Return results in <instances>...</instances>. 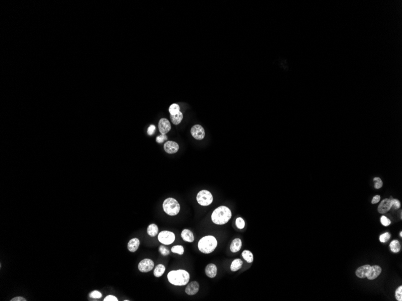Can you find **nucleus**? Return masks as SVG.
Instances as JSON below:
<instances>
[{
    "label": "nucleus",
    "instance_id": "obj_1",
    "mask_svg": "<svg viewBox=\"0 0 402 301\" xmlns=\"http://www.w3.org/2000/svg\"><path fill=\"white\" fill-rule=\"evenodd\" d=\"M169 282L176 286H183L188 284L190 280L189 273L182 269L172 270L167 274Z\"/></svg>",
    "mask_w": 402,
    "mask_h": 301
},
{
    "label": "nucleus",
    "instance_id": "obj_2",
    "mask_svg": "<svg viewBox=\"0 0 402 301\" xmlns=\"http://www.w3.org/2000/svg\"><path fill=\"white\" fill-rule=\"evenodd\" d=\"M231 216V211L228 207L222 206L213 211L211 215V220L215 224L223 225L228 222Z\"/></svg>",
    "mask_w": 402,
    "mask_h": 301
},
{
    "label": "nucleus",
    "instance_id": "obj_3",
    "mask_svg": "<svg viewBox=\"0 0 402 301\" xmlns=\"http://www.w3.org/2000/svg\"><path fill=\"white\" fill-rule=\"evenodd\" d=\"M218 246V241L215 237L207 236L201 238L198 242L199 250L204 254H210L214 251Z\"/></svg>",
    "mask_w": 402,
    "mask_h": 301
},
{
    "label": "nucleus",
    "instance_id": "obj_4",
    "mask_svg": "<svg viewBox=\"0 0 402 301\" xmlns=\"http://www.w3.org/2000/svg\"><path fill=\"white\" fill-rule=\"evenodd\" d=\"M163 207L165 213L170 216L178 215L180 211L179 204L173 198L166 199L163 202Z\"/></svg>",
    "mask_w": 402,
    "mask_h": 301
},
{
    "label": "nucleus",
    "instance_id": "obj_5",
    "mask_svg": "<svg viewBox=\"0 0 402 301\" xmlns=\"http://www.w3.org/2000/svg\"><path fill=\"white\" fill-rule=\"evenodd\" d=\"M196 200L200 205L202 206H207L212 203L213 197L210 191L207 190H202L197 195Z\"/></svg>",
    "mask_w": 402,
    "mask_h": 301
},
{
    "label": "nucleus",
    "instance_id": "obj_6",
    "mask_svg": "<svg viewBox=\"0 0 402 301\" xmlns=\"http://www.w3.org/2000/svg\"><path fill=\"white\" fill-rule=\"evenodd\" d=\"M158 239L164 245H171L175 240V235L171 231H162L158 234Z\"/></svg>",
    "mask_w": 402,
    "mask_h": 301
},
{
    "label": "nucleus",
    "instance_id": "obj_7",
    "mask_svg": "<svg viewBox=\"0 0 402 301\" xmlns=\"http://www.w3.org/2000/svg\"><path fill=\"white\" fill-rule=\"evenodd\" d=\"M154 267V263L152 260L145 258L142 260L138 265V269L143 273H146L151 271Z\"/></svg>",
    "mask_w": 402,
    "mask_h": 301
},
{
    "label": "nucleus",
    "instance_id": "obj_8",
    "mask_svg": "<svg viewBox=\"0 0 402 301\" xmlns=\"http://www.w3.org/2000/svg\"><path fill=\"white\" fill-rule=\"evenodd\" d=\"M191 134L196 140H202L205 137V130L199 125H194L191 129Z\"/></svg>",
    "mask_w": 402,
    "mask_h": 301
},
{
    "label": "nucleus",
    "instance_id": "obj_9",
    "mask_svg": "<svg viewBox=\"0 0 402 301\" xmlns=\"http://www.w3.org/2000/svg\"><path fill=\"white\" fill-rule=\"evenodd\" d=\"M158 129L162 134H166L171 129V125L167 119L161 118L158 122Z\"/></svg>",
    "mask_w": 402,
    "mask_h": 301
},
{
    "label": "nucleus",
    "instance_id": "obj_10",
    "mask_svg": "<svg viewBox=\"0 0 402 301\" xmlns=\"http://www.w3.org/2000/svg\"><path fill=\"white\" fill-rule=\"evenodd\" d=\"M164 149L166 153L169 154H174L179 150V145L175 141H167L164 145Z\"/></svg>",
    "mask_w": 402,
    "mask_h": 301
},
{
    "label": "nucleus",
    "instance_id": "obj_11",
    "mask_svg": "<svg viewBox=\"0 0 402 301\" xmlns=\"http://www.w3.org/2000/svg\"><path fill=\"white\" fill-rule=\"evenodd\" d=\"M199 290V284L197 281L190 282L185 288V293L188 295H195Z\"/></svg>",
    "mask_w": 402,
    "mask_h": 301
},
{
    "label": "nucleus",
    "instance_id": "obj_12",
    "mask_svg": "<svg viewBox=\"0 0 402 301\" xmlns=\"http://www.w3.org/2000/svg\"><path fill=\"white\" fill-rule=\"evenodd\" d=\"M382 269L380 266L377 265L371 266L367 273V277L370 280H374L380 275Z\"/></svg>",
    "mask_w": 402,
    "mask_h": 301
},
{
    "label": "nucleus",
    "instance_id": "obj_13",
    "mask_svg": "<svg viewBox=\"0 0 402 301\" xmlns=\"http://www.w3.org/2000/svg\"><path fill=\"white\" fill-rule=\"evenodd\" d=\"M391 208V200L384 199L378 207V212L380 214H385Z\"/></svg>",
    "mask_w": 402,
    "mask_h": 301
},
{
    "label": "nucleus",
    "instance_id": "obj_14",
    "mask_svg": "<svg viewBox=\"0 0 402 301\" xmlns=\"http://www.w3.org/2000/svg\"><path fill=\"white\" fill-rule=\"evenodd\" d=\"M218 269L214 264L210 263L205 268V273L209 278H213L217 275Z\"/></svg>",
    "mask_w": 402,
    "mask_h": 301
},
{
    "label": "nucleus",
    "instance_id": "obj_15",
    "mask_svg": "<svg viewBox=\"0 0 402 301\" xmlns=\"http://www.w3.org/2000/svg\"><path fill=\"white\" fill-rule=\"evenodd\" d=\"M370 267L371 266L370 265H364V266H362L359 268L358 269H357V271H356L357 276L359 278H366L367 275V273H368V272L369 271Z\"/></svg>",
    "mask_w": 402,
    "mask_h": 301
},
{
    "label": "nucleus",
    "instance_id": "obj_16",
    "mask_svg": "<svg viewBox=\"0 0 402 301\" xmlns=\"http://www.w3.org/2000/svg\"><path fill=\"white\" fill-rule=\"evenodd\" d=\"M140 245V240L137 238H133L131 239L129 242L128 243V249L131 252H136L138 248L139 247Z\"/></svg>",
    "mask_w": 402,
    "mask_h": 301
},
{
    "label": "nucleus",
    "instance_id": "obj_17",
    "mask_svg": "<svg viewBox=\"0 0 402 301\" xmlns=\"http://www.w3.org/2000/svg\"><path fill=\"white\" fill-rule=\"evenodd\" d=\"M181 237L184 241L190 243L193 242L195 240V237L193 233L188 229L183 230V231L181 233Z\"/></svg>",
    "mask_w": 402,
    "mask_h": 301
},
{
    "label": "nucleus",
    "instance_id": "obj_18",
    "mask_svg": "<svg viewBox=\"0 0 402 301\" xmlns=\"http://www.w3.org/2000/svg\"><path fill=\"white\" fill-rule=\"evenodd\" d=\"M242 247V242L241 239L239 238H236L234 239L230 246V250L232 252H237L239 251Z\"/></svg>",
    "mask_w": 402,
    "mask_h": 301
},
{
    "label": "nucleus",
    "instance_id": "obj_19",
    "mask_svg": "<svg viewBox=\"0 0 402 301\" xmlns=\"http://www.w3.org/2000/svg\"><path fill=\"white\" fill-rule=\"evenodd\" d=\"M242 265H243V261L240 258L235 259L231 265V268H230L232 272L237 271L238 270L242 268Z\"/></svg>",
    "mask_w": 402,
    "mask_h": 301
},
{
    "label": "nucleus",
    "instance_id": "obj_20",
    "mask_svg": "<svg viewBox=\"0 0 402 301\" xmlns=\"http://www.w3.org/2000/svg\"><path fill=\"white\" fill-rule=\"evenodd\" d=\"M147 233L149 236L151 237L156 236L158 233V226L155 224H150L148 227Z\"/></svg>",
    "mask_w": 402,
    "mask_h": 301
},
{
    "label": "nucleus",
    "instance_id": "obj_21",
    "mask_svg": "<svg viewBox=\"0 0 402 301\" xmlns=\"http://www.w3.org/2000/svg\"><path fill=\"white\" fill-rule=\"evenodd\" d=\"M165 270H166V268L162 264L158 265L153 270V275L157 278L160 277L164 274Z\"/></svg>",
    "mask_w": 402,
    "mask_h": 301
},
{
    "label": "nucleus",
    "instance_id": "obj_22",
    "mask_svg": "<svg viewBox=\"0 0 402 301\" xmlns=\"http://www.w3.org/2000/svg\"><path fill=\"white\" fill-rule=\"evenodd\" d=\"M183 118V114L181 111H179L176 115H174V116L171 115V120L173 123V124L175 125L179 124L181 122Z\"/></svg>",
    "mask_w": 402,
    "mask_h": 301
},
{
    "label": "nucleus",
    "instance_id": "obj_23",
    "mask_svg": "<svg viewBox=\"0 0 402 301\" xmlns=\"http://www.w3.org/2000/svg\"><path fill=\"white\" fill-rule=\"evenodd\" d=\"M242 257L248 263H252L253 261V256L250 251L244 250L242 252Z\"/></svg>",
    "mask_w": 402,
    "mask_h": 301
},
{
    "label": "nucleus",
    "instance_id": "obj_24",
    "mask_svg": "<svg viewBox=\"0 0 402 301\" xmlns=\"http://www.w3.org/2000/svg\"><path fill=\"white\" fill-rule=\"evenodd\" d=\"M390 247L391 249V251L393 252H398L400 250V243L399 242L398 240H393L392 241L390 245Z\"/></svg>",
    "mask_w": 402,
    "mask_h": 301
},
{
    "label": "nucleus",
    "instance_id": "obj_25",
    "mask_svg": "<svg viewBox=\"0 0 402 301\" xmlns=\"http://www.w3.org/2000/svg\"><path fill=\"white\" fill-rule=\"evenodd\" d=\"M169 111L171 115H176L180 111V107L177 104H174L170 106Z\"/></svg>",
    "mask_w": 402,
    "mask_h": 301
},
{
    "label": "nucleus",
    "instance_id": "obj_26",
    "mask_svg": "<svg viewBox=\"0 0 402 301\" xmlns=\"http://www.w3.org/2000/svg\"><path fill=\"white\" fill-rule=\"evenodd\" d=\"M171 251L175 254L183 255L184 254V249L183 247L181 245H175L171 248Z\"/></svg>",
    "mask_w": 402,
    "mask_h": 301
},
{
    "label": "nucleus",
    "instance_id": "obj_27",
    "mask_svg": "<svg viewBox=\"0 0 402 301\" xmlns=\"http://www.w3.org/2000/svg\"><path fill=\"white\" fill-rule=\"evenodd\" d=\"M236 224L239 229H243L245 226V223L243 218H238L236 221Z\"/></svg>",
    "mask_w": 402,
    "mask_h": 301
},
{
    "label": "nucleus",
    "instance_id": "obj_28",
    "mask_svg": "<svg viewBox=\"0 0 402 301\" xmlns=\"http://www.w3.org/2000/svg\"><path fill=\"white\" fill-rule=\"evenodd\" d=\"M390 237H391V235L389 233H385L380 235V236L379 237V240L381 242L385 243L390 239Z\"/></svg>",
    "mask_w": 402,
    "mask_h": 301
},
{
    "label": "nucleus",
    "instance_id": "obj_29",
    "mask_svg": "<svg viewBox=\"0 0 402 301\" xmlns=\"http://www.w3.org/2000/svg\"><path fill=\"white\" fill-rule=\"evenodd\" d=\"M90 297L93 299H99L102 297V294L101 292L97 290L93 291L90 293Z\"/></svg>",
    "mask_w": 402,
    "mask_h": 301
},
{
    "label": "nucleus",
    "instance_id": "obj_30",
    "mask_svg": "<svg viewBox=\"0 0 402 301\" xmlns=\"http://www.w3.org/2000/svg\"><path fill=\"white\" fill-rule=\"evenodd\" d=\"M380 222L383 226L385 227L388 226L391 224V221L385 216H382L380 218Z\"/></svg>",
    "mask_w": 402,
    "mask_h": 301
},
{
    "label": "nucleus",
    "instance_id": "obj_31",
    "mask_svg": "<svg viewBox=\"0 0 402 301\" xmlns=\"http://www.w3.org/2000/svg\"><path fill=\"white\" fill-rule=\"evenodd\" d=\"M396 298L399 301H402V287L400 286L396 291Z\"/></svg>",
    "mask_w": 402,
    "mask_h": 301
},
{
    "label": "nucleus",
    "instance_id": "obj_32",
    "mask_svg": "<svg viewBox=\"0 0 402 301\" xmlns=\"http://www.w3.org/2000/svg\"><path fill=\"white\" fill-rule=\"evenodd\" d=\"M391 207H393L395 209H399L400 207V203L399 200L396 199H391Z\"/></svg>",
    "mask_w": 402,
    "mask_h": 301
},
{
    "label": "nucleus",
    "instance_id": "obj_33",
    "mask_svg": "<svg viewBox=\"0 0 402 301\" xmlns=\"http://www.w3.org/2000/svg\"><path fill=\"white\" fill-rule=\"evenodd\" d=\"M159 251L160 252L161 254L164 256H166L167 255H169L170 254L169 251L163 245H161L159 248Z\"/></svg>",
    "mask_w": 402,
    "mask_h": 301
},
{
    "label": "nucleus",
    "instance_id": "obj_34",
    "mask_svg": "<svg viewBox=\"0 0 402 301\" xmlns=\"http://www.w3.org/2000/svg\"><path fill=\"white\" fill-rule=\"evenodd\" d=\"M374 181L376 182L375 184H374V187H375V188H376V189H379V188H380L382 186L383 183H382V180H381V179H380V178H379V177H375V178L374 179Z\"/></svg>",
    "mask_w": 402,
    "mask_h": 301
},
{
    "label": "nucleus",
    "instance_id": "obj_35",
    "mask_svg": "<svg viewBox=\"0 0 402 301\" xmlns=\"http://www.w3.org/2000/svg\"><path fill=\"white\" fill-rule=\"evenodd\" d=\"M167 140V137L166 134H161L156 138V141L158 143H162L164 141Z\"/></svg>",
    "mask_w": 402,
    "mask_h": 301
},
{
    "label": "nucleus",
    "instance_id": "obj_36",
    "mask_svg": "<svg viewBox=\"0 0 402 301\" xmlns=\"http://www.w3.org/2000/svg\"><path fill=\"white\" fill-rule=\"evenodd\" d=\"M104 301H118V298H117L116 296H113V295H108L107 296H106V297L104 298Z\"/></svg>",
    "mask_w": 402,
    "mask_h": 301
},
{
    "label": "nucleus",
    "instance_id": "obj_37",
    "mask_svg": "<svg viewBox=\"0 0 402 301\" xmlns=\"http://www.w3.org/2000/svg\"><path fill=\"white\" fill-rule=\"evenodd\" d=\"M155 131V126L154 125H150L148 129V134L149 135H152Z\"/></svg>",
    "mask_w": 402,
    "mask_h": 301
},
{
    "label": "nucleus",
    "instance_id": "obj_38",
    "mask_svg": "<svg viewBox=\"0 0 402 301\" xmlns=\"http://www.w3.org/2000/svg\"><path fill=\"white\" fill-rule=\"evenodd\" d=\"M380 196H379V195H376V196H374V197H373V200H372V201H371V203H372V204H376V203H378V202L380 201Z\"/></svg>",
    "mask_w": 402,
    "mask_h": 301
},
{
    "label": "nucleus",
    "instance_id": "obj_39",
    "mask_svg": "<svg viewBox=\"0 0 402 301\" xmlns=\"http://www.w3.org/2000/svg\"><path fill=\"white\" fill-rule=\"evenodd\" d=\"M11 301H27V300H26V299H25L24 298H23V297H21V296H18V297H15V298H13V299H11Z\"/></svg>",
    "mask_w": 402,
    "mask_h": 301
},
{
    "label": "nucleus",
    "instance_id": "obj_40",
    "mask_svg": "<svg viewBox=\"0 0 402 301\" xmlns=\"http://www.w3.org/2000/svg\"><path fill=\"white\" fill-rule=\"evenodd\" d=\"M400 236H401V237L402 236V231H400Z\"/></svg>",
    "mask_w": 402,
    "mask_h": 301
}]
</instances>
